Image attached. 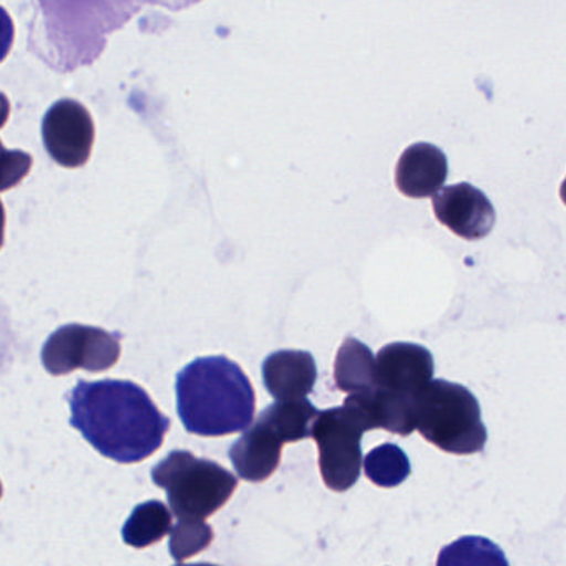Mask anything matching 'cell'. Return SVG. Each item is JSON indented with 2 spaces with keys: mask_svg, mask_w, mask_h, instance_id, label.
Here are the masks:
<instances>
[{
  "mask_svg": "<svg viewBox=\"0 0 566 566\" xmlns=\"http://www.w3.org/2000/svg\"><path fill=\"white\" fill-rule=\"evenodd\" d=\"M69 403L71 426L115 462L137 463L154 455L170 429V419L147 390L128 380H78Z\"/></svg>",
  "mask_w": 566,
  "mask_h": 566,
  "instance_id": "obj_1",
  "label": "cell"
},
{
  "mask_svg": "<svg viewBox=\"0 0 566 566\" xmlns=\"http://www.w3.org/2000/svg\"><path fill=\"white\" fill-rule=\"evenodd\" d=\"M177 409L188 432L223 437L250 429L256 396L237 363L223 356L200 357L178 373Z\"/></svg>",
  "mask_w": 566,
  "mask_h": 566,
  "instance_id": "obj_2",
  "label": "cell"
},
{
  "mask_svg": "<svg viewBox=\"0 0 566 566\" xmlns=\"http://www.w3.org/2000/svg\"><path fill=\"white\" fill-rule=\"evenodd\" d=\"M416 429L443 452H482L486 429L476 397L467 387L436 379L416 400Z\"/></svg>",
  "mask_w": 566,
  "mask_h": 566,
  "instance_id": "obj_3",
  "label": "cell"
},
{
  "mask_svg": "<svg viewBox=\"0 0 566 566\" xmlns=\"http://www.w3.org/2000/svg\"><path fill=\"white\" fill-rule=\"evenodd\" d=\"M155 485L167 492L178 520H205L227 505L238 479L220 463L198 459L188 450H175L151 469Z\"/></svg>",
  "mask_w": 566,
  "mask_h": 566,
  "instance_id": "obj_4",
  "label": "cell"
},
{
  "mask_svg": "<svg viewBox=\"0 0 566 566\" xmlns=\"http://www.w3.org/2000/svg\"><path fill=\"white\" fill-rule=\"evenodd\" d=\"M367 430L360 413L350 403L323 410L313 426L319 450V470L327 489L346 492L356 485L363 467V440Z\"/></svg>",
  "mask_w": 566,
  "mask_h": 566,
  "instance_id": "obj_5",
  "label": "cell"
},
{
  "mask_svg": "<svg viewBox=\"0 0 566 566\" xmlns=\"http://www.w3.org/2000/svg\"><path fill=\"white\" fill-rule=\"evenodd\" d=\"M118 357L120 334L82 324L62 326L42 347V364L54 376L75 369L102 373L115 366Z\"/></svg>",
  "mask_w": 566,
  "mask_h": 566,
  "instance_id": "obj_6",
  "label": "cell"
},
{
  "mask_svg": "<svg viewBox=\"0 0 566 566\" xmlns=\"http://www.w3.org/2000/svg\"><path fill=\"white\" fill-rule=\"evenodd\" d=\"M94 120L84 105L65 98L55 102L42 122V140L52 160L62 167L87 164L94 145Z\"/></svg>",
  "mask_w": 566,
  "mask_h": 566,
  "instance_id": "obj_7",
  "label": "cell"
},
{
  "mask_svg": "<svg viewBox=\"0 0 566 566\" xmlns=\"http://www.w3.org/2000/svg\"><path fill=\"white\" fill-rule=\"evenodd\" d=\"M437 220L457 237L482 240L495 227V210L489 197L470 184L450 185L433 197Z\"/></svg>",
  "mask_w": 566,
  "mask_h": 566,
  "instance_id": "obj_8",
  "label": "cell"
},
{
  "mask_svg": "<svg viewBox=\"0 0 566 566\" xmlns=\"http://www.w3.org/2000/svg\"><path fill=\"white\" fill-rule=\"evenodd\" d=\"M377 387L417 399L432 382L433 357L419 344L392 343L384 346L376 357Z\"/></svg>",
  "mask_w": 566,
  "mask_h": 566,
  "instance_id": "obj_9",
  "label": "cell"
},
{
  "mask_svg": "<svg viewBox=\"0 0 566 566\" xmlns=\"http://www.w3.org/2000/svg\"><path fill=\"white\" fill-rule=\"evenodd\" d=\"M449 175L446 154L432 144L410 145L396 167V185L409 198L436 197Z\"/></svg>",
  "mask_w": 566,
  "mask_h": 566,
  "instance_id": "obj_10",
  "label": "cell"
},
{
  "mask_svg": "<svg viewBox=\"0 0 566 566\" xmlns=\"http://www.w3.org/2000/svg\"><path fill=\"white\" fill-rule=\"evenodd\" d=\"M316 379V360L307 350H277L264 359V387L280 402L307 399Z\"/></svg>",
  "mask_w": 566,
  "mask_h": 566,
  "instance_id": "obj_11",
  "label": "cell"
},
{
  "mask_svg": "<svg viewBox=\"0 0 566 566\" xmlns=\"http://www.w3.org/2000/svg\"><path fill=\"white\" fill-rule=\"evenodd\" d=\"M283 446L280 436L258 417L256 422L231 446L230 460L241 479L264 482L280 467Z\"/></svg>",
  "mask_w": 566,
  "mask_h": 566,
  "instance_id": "obj_12",
  "label": "cell"
},
{
  "mask_svg": "<svg viewBox=\"0 0 566 566\" xmlns=\"http://www.w3.org/2000/svg\"><path fill=\"white\" fill-rule=\"evenodd\" d=\"M334 380L343 392H369L377 387V366L373 350L356 337H347L337 350Z\"/></svg>",
  "mask_w": 566,
  "mask_h": 566,
  "instance_id": "obj_13",
  "label": "cell"
},
{
  "mask_svg": "<svg viewBox=\"0 0 566 566\" xmlns=\"http://www.w3.org/2000/svg\"><path fill=\"white\" fill-rule=\"evenodd\" d=\"M317 416L319 412L311 400H276L260 413V419L280 436L283 443H291L313 437V426Z\"/></svg>",
  "mask_w": 566,
  "mask_h": 566,
  "instance_id": "obj_14",
  "label": "cell"
},
{
  "mask_svg": "<svg viewBox=\"0 0 566 566\" xmlns=\"http://www.w3.org/2000/svg\"><path fill=\"white\" fill-rule=\"evenodd\" d=\"M171 512L158 500L137 505L122 528V536L127 545L134 548H147L161 542L171 532Z\"/></svg>",
  "mask_w": 566,
  "mask_h": 566,
  "instance_id": "obj_15",
  "label": "cell"
},
{
  "mask_svg": "<svg viewBox=\"0 0 566 566\" xmlns=\"http://www.w3.org/2000/svg\"><path fill=\"white\" fill-rule=\"evenodd\" d=\"M437 566H510L505 553L483 536H462L440 549Z\"/></svg>",
  "mask_w": 566,
  "mask_h": 566,
  "instance_id": "obj_16",
  "label": "cell"
},
{
  "mask_svg": "<svg viewBox=\"0 0 566 566\" xmlns=\"http://www.w3.org/2000/svg\"><path fill=\"white\" fill-rule=\"evenodd\" d=\"M367 479L384 489H392L406 482L410 475L409 457L396 443H382L367 453L364 459Z\"/></svg>",
  "mask_w": 566,
  "mask_h": 566,
  "instance_id": "obj_17",
  "label": "cell"
},
{
  "mask_svg": "<svg viewBox=\"0 0 566 566\" xmlns=\"http://www.w3.org/2000/svg\"><path fill=\"white\" fill-rule=\"evenodd\" d=\"M213 538V528L205 520H178L177 525L171 530L170 543H168L171 558L177 562L191 558L207 549Z\"/></svg>",
  "mask_w": 566,
  "mask_h": 566,
  "instance_id": "obj_18",
  "label": "cell"
},
{
  "mask_svg": "<svg viewBox=\"0 0 566 566\" xmlns=\"http://www.w3.org/2000/svg\"><path fill=\"white\" fill-rule=\"evenodd\" d=\"M559 197H562L563 203L566 205V178L563 180L562 188H559Z\"/></svg>",
  "mask_w": 566,
  "mask_h": 566,
  "instance_id": "obj_19",
  "label": "cell"
},
{
  "mask_svg": "<svg viewBox=\"0 0 566 566\" xmlns=\"http://www.w3.org/2000/svg\"><path fill=\"white\" fill-rule=\"evenodd\" d=\"M175 566H218V565H211V563H195V565H175Z\"/></svg>",
  "mask_w": 566,
  "mask_h": 566,
  "instance_id": "obj_20",
  "label": "cell"
}]
</instances>
